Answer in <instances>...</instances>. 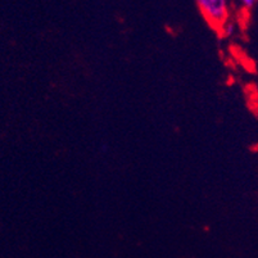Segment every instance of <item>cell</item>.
<instances>
[{"instance_id":"obj_1","label":"cell","mask_w":258,"mask_h":258,"mask_svg":"<svg viewBox=\"0 0 258 258\" xmlns=\"http://www.w3.org/2000/svg\"><path fill=\"white\" fill-rule=\"evenodd\" d=\"M199 12L215 29H222L230 17L229 0H196Z\"/></svg>"},{"instance_id":"obj_2","label":"cell","mask_w":258,"mask_h":258,"mask_svg":"<svg viewBox=\"0 0 258 258\" xmlns=\"http://www.w3.org/2000/svg\"><path fill=\"white\" fill-rule=\"evenodd\" d=\"M239 3H240L241 7L244 8H252L255 3H257V0H238Z\"/></svg>"}]
</instances>
